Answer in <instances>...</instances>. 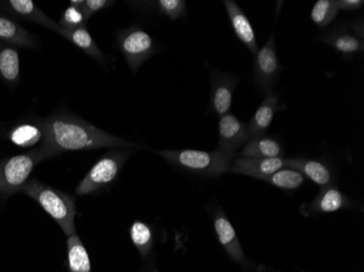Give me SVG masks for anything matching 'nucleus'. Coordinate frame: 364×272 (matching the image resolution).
Returning a JSON list of instances; mask_svg holds the SVG:
<instances>
[{
  "label": "nucleus",
  "mask_w": 364,
  "mask_h": 272,
  "mask_svg": "<svg viewBox=\"0 0 364 272\" xmlns=\"http://www.w3.org/2000/svg\"><path fill=\"white\" fill-rule=\"evenodd\" d=\"M45 136L38 147L43 159L67 151L97 148H141L140 145L118 138L73 114H57L44 121Z\"/></svg>",
  "instance_id": "nucleus-1"
},
{
  "label": "nucleus",
  "mask_w": 364,
  "mask_h": 272,
  "mask_svg": "<svg viewBox=\"0 0 364 272\" xmlns=\"http://www.w3.org/2000/svg\"><path fill=\"white\" fill-rule=\"evenodd\" d=\"M21 192L36 200L56 221L65 235L75 234V200L73 196L36 179L26 182Z\"/></svg>",
  "instance_id": "nucleus-2"
},
{
  "label": "nucleus",
  "mask_w": 364,
  "mask_h": 272,
  "mask_svg": "<svg viewBox=\"0 0 364 272\" xmlns=\"http://www.w3.org/2000/svg\"><path fill=\"white\" fill-rule=\"evenodd\" d=\"M159 156L167 163L186 171L216 178L228 173L234 155L225 154L220 149L213 151L182 149V151H159Z\"/></svg>",
  "instance_id": "nucleus-3"
},
{
  "label": "nucleus",
  "mask_w": 364,
  "mask_h": 272,
  "mask_svg": "<svg viewBox=\"0 0 364 272\" xmlns=\"http://www.w3.org/2000/svg\"><path fill=\"white\" fill-rule=\"evenodd\" d=\"M132 154V149L122 148L119 151H110L102 157L80 182L75 190L77 195H87L112 184L117 179L122 168Z\"/></svg>",
  "instance_id": "nucleus-4"
},
{
  "label": "nucleus",
  "mask_w": 364,
  "mask_h": 272,
  "mask_svg": "<svg viewBox=\"0 0 364 272\" xmlns=\"http://www.w3.org/2000/svg\"><path fill=\"white\" fill-rule=\"evenodd\" d=\"M44 161L40 151H30L28 154L18 155L0 163V198L21 192L28 181L33 169Z\"/></svg>",
  "instance_id": "nucleus-5"
},
{
  "label": "nucleus",
  "mask_w": 364,
  "mask_h": 272,
  "mask_svg": "<svg viewBox=\"0 0 364 272\" xmlns=\"http://www.w3.org/2000/svg\"><path fill=\"white\" fill-rule=\"evenodd\" d=\"M117 45L132 72H136L157 50L152 36L138 26L122 31L118 34Z\"/></svg>",
  "instance_id": "nucleus-6"
},
{
  "label": "nucleus",
  "mask_w": 364,
  "mask_h": 272,
  "mask_svg": "<svg viewBox=\"0 0 364 272\" xmlns=\"http://www.w3.org/2000/svg\"><path fill=\"white\" fill-rule=\"evenodd\" d=\"M280 75V62L276 50L275 38L272 34L267 44L255 56L253 77L257 87L264 94L272 93Z\"/></svg>",
  "instance_id": "nucleus-7"
},
{
  "label": "nucleus",
  "mask_w": 364,
  "mask_h": 272,
  "mask_svg": "<svg viewBox=\"0 0 364 272\" xmlns=\"http://www.w3.org/2000/svg\"><path fill=\"white\" fill-rule=\"evenodd\" d=\"M250 140L247 133V124L231 114L220 116L218 122V147L225 154L236 156L237 151L242 148Z\"/></svg>",
  "instance_id": "nucleus-8"
},
{
  "label": "nucleus",
  "mask_w": 364,
  "mask_h": 272,
  "mask_svg": "<svg viewBox=\"0 0 364 272\" xmlns=\"http://www.w3.org/2000/svg\"><path fill=\"white\" fill-rule=\"evenodd\" d=\"M213 224H214V230L218 242L222 245L227 255L240 265H250L245 259V251L241 246L236 230L222 208L218 207L213 214Z\"/></svg>",
  "instance_id": "nucleus-9"
},
{
  "label": "nucleus",
  "mask_w": 364,
  "mask_h": 272,
  "mask_svg": "<svg viewBox=\"0 0 364 272\" xmlns=\"http://www.w3.org/2000/svg\"><path fill=\"white\" fill-rule=\"evenodd\" d=\"M212 92H210V109L218 116L229 114L232 104L235 89L239 79L229 73L212 71L210 73Z\"/></svg>",
  "instance_id": "nucleus-10"
},
{
  "label": "nucleus",
  "mask_w": 364,
  "mask_h": 272,
  "mask_svg": "<svg viewBox=\"0 0 364 272\" xmlns=\"http://www.w3.org/2000/svg\"><path fill=\"white\" fill-rule=\"evenodd\" d=\"M283 168H286V159L283 157L251 158V157L239 156L237 158L235 157L228 173L264 180Z\"/></svg>",
  "instance_id": "nucleus-11"
},
{
  "label": "nucleus",
  "mask_w": 364,
  "mask_h": 272,
  "mask_svg": "<svg viewBox=\"0 0 364 272\" xmlns=\"http://www.w3.org/2000/svg\"><path fill=\"white\" fill-rule=\"evenodd\" d=\"M353 206V202L336 186H326L321 189L318 197L308 205L301 207L304 216H316V214H331L338 210H346Z\"/></svg>",
  "instance_id": "nucleus-12"
},
{
  "label": "nucleus",
  "mask_w": 364,
  "mask_h": 272,
  "mask_svg": "<svg viewBox=\"0 0 364 272\" xmlns=\"http://www.w3.org/2000/svg\"><path fill=\"white\" fill-rule=\"evenodd\" d=\"M224 5L227 13H228L231 28L234 30L237 38L250 50L251 54L255 56L259 50V46H257L255 28H253L250 20L247 19L245 12L232 0H225Z\"/></svg>",
  "instance_id": "nucleus-13"
},
{
  "label": "nucleus",
  "mask_w": 364,
  "mask_h": 272,
  "mask_svg": "<svg viewBox=\"0 0 364 272\" xmlns=\"http://www.w3.org/2000/svg\"><path fill=\"white\" fill-rule=\"evenodd\" d=\"M286 168L296 170L321 189L334 184V175L328 165L316 159H286Z\"/></svg>",
  "instance_id": "nucleus-14"
},
{
  "label": "nucleus",
  "mask_w": 364,
  "mask_h": 272,
  "mask_svg": "<svg viewBox=\"0 0 364 272\" xmlns=\"http://www.w3.org/2000/svg\"><path fill=\"white\" fill-rule=\"evenodd\" d=\"M6 8H7L8 13L16 16V18L34 22V23L40 24V26H45V28L57 33L61 31L60 26L54 20L50 19L31 0H10L6 3Z\"/></svg>",
  "instance_id": "nucleus-15"
},
{
  "label": "nucleus",
  "mask_w": 364,
  "mask_h": 272,
  "mask_svg": "<svg viewBox=\"0 0 364 272\" xmlns=\"http://www.w3.org/2000/svg\"><path fill=\"white\" fill-rule=\"evenodd\" d=\"M321 40L343 56H353L363 52L364 49L363 40L355 36L347 24H339L334 30L323 36Z\"/></svg>",
  "instance_id": "nucleus-16"
},
{
  "label": "nucleus",
  "mask_w": 364,
  "mask_h": 272,
  "mask_svg": "<svg viewBox=\"0 0 364 272\" xmlns=\"http://www.w3.org/2000/svg\"><path fill=\"white\" fill-rule=\"evenodd\" d=\"M279 95L277 93L267 94V97L263 100V103L259 105L255 116L247 124V133H249L250 138L265 135L267 129L273 122L276 112L279 109Z\"/></svg>",
  "instance_id": "nucleus-17"
},
{
  "label": "nucleus",
  "mask_w": 364,
  "mask_h": 272,
  "mask_svg": "<svg viewBox=\"0 0 364 272\" xmlns=\"http://www.w3.org/2000/svg\"><path fill=\"white\" fill-rule=\"evenodd\" d=\"M0 42L22 48H38V40L18 22L0 14Z\"/></svg>",
  "instance_id": "nucleus-18"
},
{
  "label": "nucleus",
  "mask_w": 364,
  "mask_h": 272,
  "mask_svg": "<svg viewBox=\"0 0 364 272\" xmlns=\"http://www.w3.org/2000/svg\"><path fill=\"white\" fill-rule=\"evenodd\" d=\"M283 144L277 138L262 135L247 141L238 155L251 158H278L283 156Z\"/></svg>",
  "instance_id": "nucleus-19"
},
{
  "label": "nucleus",
  "mask_w": 364,
  "mask_h": 272,
  "mask_svg": "<svg viewBox=\"0 0 364 272\" xmlns=\"http://www.w3.org/2000/svg\"><path fill=\"white\" fill-rule=\"evenodd\" d=\"M0 77L9 84L20 80V59L18 49L0 42Z\"/></svg>",
  "instance_id": "nucleus-20"
},
{
  "label": "nucleus",
  "mask_w": 364,
  "mask_h": 272,
  "mask_svg": "<svg viewBox=\"0 0 364 272\" xmlns=\"http://www.w3.org/2000/svg\"><path fill=\"white\" fill-rule=\"evenodd\" d=\"M45 136L44 122L38 124H21L14 126L9 132L10 142L20 147H31L41 143Z\"/></svg>",
  "instance_id": "nucleus-21"
},
{
  "label": "nucleus",
  "mask_w": 364,
  "mask_h": 272,
  "mask_svg": "<svg viewBox=\"0 0 364 272\" xmlns=\"http://www.w3.org/2000/svg\"><path fill=\"white\" fill-rule=\"evenodd\" d=\"M61 36L70 40L75 46L79 47L85 54L91 56L92 58L97 61H103L105 59V55L103 54L100 47L94 42L93 38L90 34L89 31L85 26L83 28H75V30H63L61 28L59 32Z\"/></svg>",
  "instance_id": "nucleus-22"
},
{
  "label": "nucleus",
  "mask_w": 364,
  "mask_h": 272,
  "mask_svg": "<svg viewBox=\"0 0 364 272\" xmlns=\"http://www.w3.org/2000/svg\"><path fill=\"white\" fill-rule=\"evenodd\" d=\"M69 272H92L89 254L77 234L68 236Z\"/></svg>",
  "instance_id": "nucleus-23"
},
{
  "label": "nucleus",
  "mask_w": 364,
  "mask_h": 272,
  "mask_svg": "<svg viewBox=\"0 0 364 272\" xmlns=\"http://www.w3.org/2000/svg\"><path fill=\"white\" fill-rule=\"evenodd\" d=\"M129 234L134 246L141 254V256L146 257L152 251L153 244H154V233H153L152 227L143 221L136 220L131 224Z\"/></svg>",
  "instance_id": "nucleus-24"
},
{
  "label": "nucleus",
  "mask_w": 364,
  "mask_h": 272,
  "mask_svg": "<svg viewBox=\"0 0 364 272\" xmlns=\"http://www.w3.org/2000/svg\"><path fill=\"white\" fill-rule=\"evenodd\" d=\"M263 181L276 186L278 189L284 191H294L304 185L306 182V177L296 170L290 169V168H283L278 170L273 175L265 178Z\"/></svg>",
  "instance_id": "nucleus-25"
},
{
  "label": "nucleus",
  "mask_w": 364,
  "mask_h": 272,
  "mask_svg": "<svg viewBox=\"0 0 364 272\" xmlns=\"http://www.w3.org/2000/svg\"><path fill=\"white\" fill-rule=\"evenodd\" d=\"M338 4L335 0H318L311 10V19L320 28L331 26L338 14Z\"/></svg>",
  "instance_id": "nucleus-26"
},
{
  "label": "nucleus",
  "mask_w": 364,
  "mask_h": 272,
  "mask_svg": "<svg viewBox=\"0 0 364 272\" xmlns=\"http://www.w3.org/2000/svg\"><path fill=\"white\" fill-rule=\"evenodd\" d=\"M156 9L159 13L168 16L171 21L181 19L187 14V5L183 0H159Z\"/></svg>",
  "instance_id": "nucleus-27"
},
{
  "label": "nucleus",
  "mask_w": 364,
  "mask_h": 272,
  "mask_svg": "<svg viewBox=\"0 0 364 272\" xmlns=\"http://www.w3.org/2000/svg\"><path fill=\"white\" fill-rule=\"evenodd\" d=\"M87 21V18H85L81 8L69 6L61 16L59 26L63 30H75V28L85 26Z\"/></svg>",
  "instance_id": "nucleus-28"
},
{
  "label": "nucleus",
  "mask_w": 364,
  "mask_h": 272,
  "mask_svg": "<svg viewBox=\"0 0 364 272\" xmlns=\"http://www.w3.org/2000/svg\"><path fill=\"white\" fill-rule=\"evenodd\" d=\"M114 4V1H112V0H85L81 9L87 20H89L93 14L97 13L106 8L112 7Z\"/></svg>",
  "instance_id": "nucleus-29"
},
{
  "label": "nucleus",
  "mask_w": 364,
  "mask_h": 272,
  "mask_svg": "<svg viewBox=\"0 0 364 272\" xmlns=\"http://www.w3.org/2000/svg\"><path fill=\"white\" fill-rule=\"evenodd\" d=\"M337 4H338L339 10L351 12L359 10L364 5V1L363 0H339Z\"/></svg>",
  "instance_id": "nucleus-30"
}]
</instances>
